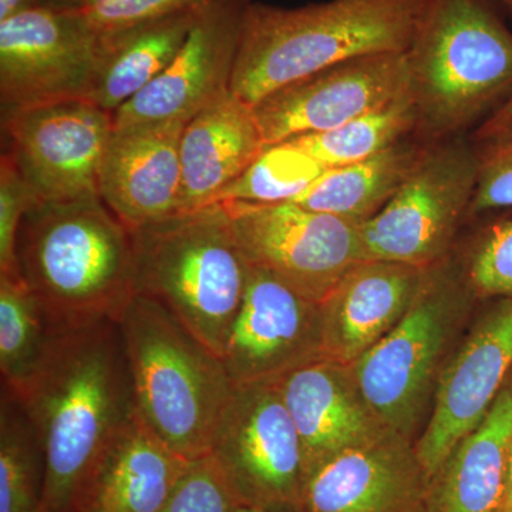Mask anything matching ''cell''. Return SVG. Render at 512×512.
I'll use <instances>...</instances> for the list:
<instances>
[{
    "mask_svg": "<svg viewBox=\"0 0 512 512\" xmlns=\"http://www.w3.org/2000/svg\"><path fill=\"white\" fill-rule=\"evenodd\" d=\"M10 393L45 454L47 507L76 512L94 464L137 414L119 325L107 322L56 333L36 372Z\"/></svg>",
    "mask_w": 512,
    "mask_h": 512,
    "instance_id": "cell-1",
    "label": "cell"
},
{
    "mask_svg": "<svg viewBox=\"0 0 512 512\" xmlns=\"http://www.w3.org/2000/svg\"><path fill=\"white\" fill-rule=\"evenodd\" d=\"M16 262L53 333L117 323L137 295L131 231L100 195L35 202Z\"/></svg>",
    "mask_w": 512,
    "mask_h": 512,
    "instance_id": "cell-2",
    "label": "cell"
},
{
    "mask_svg": "<svg viewBox=\"0 0 512 512\" xmlns=\"http://www.w3.org/2000/svg\"><path fill=\"white\" fill-rule=\"evenodd\" d=\"M423 0H326L301 8L249 3L231 92L254 106L326 67L412 45Z\"/></svg>",
    "mask_w": 512,
    "mask_h": 512,
    "instance_id": "cell-3",
    "label": "cell"
},
{
    "mask_svg": "<svg viewBox=\"0 0 512 512\" xmlns=\"http://www.w3.org/2000/svg\"><path fill=\"white\" fill-rule=\"evenodd\" d=\"M407 56L423 143L460 136L512 94V30L494 0H423Z\"/></svg>",
    "mask_w": 512,
    "mask_h": 512,
    "instance_id": "cell-4",
    "label": "cell"
},
{
    "mask_svg": "<svg viewBox=\"0 0 512 512\" xmlns=\"http://www.w3.org/2000/svg\"><path fill=\"white\" fill-rule=\"evenodd\" d=\"M138 295L163 305L215 355H224L249 264L221 202L130 229Z\"/></svg>",
    "mask_w": 512,
    "mask_h": 512,
    "instance_id": "cell-5",
    "label": "cell"
},
{
    "mask_svg": "<svg viewBox=\"0 0 512 512\" xmlns=\"http://www.w3.org/2000/svg\"><path fill=\"white\" fill-rule=\"evenodd\" d=\"M117 325L138 419L187 460L207 457L237 387L221 357L163 305L138 293Z\"/></svg>",
    "mask_w": 512,
    "mask_h": 512,
    "instance_id": "cell-6",
    "label": "cell"
},
{
    "mask_svg": "<svg viewBox=\"0 0 512 512\" xmlns=\"http://www.w3.org/2000/svg\"><path fill=\"white\" fill-rule=\"evenodd\" d=\"M473 140L426 143L412 171L372 220L360 225L366 259L431 268L446 258L476 194Z\"/></svg>",
    "mask_w": 512,
    "mask_h": 512,
    "instance_id": "cell-7",
    "label": "cell"
},
{
    "mask_svg": "<svg viewBox=\"0 0 512 512\" xmlns=\"http://www.w3.org/2000/svg\"><path fill=\"white\" fill-rule=\"evenodd\" d=\"M440 264L426 269L416 301L396 328L350 365L370 412L404 439L423 412L460 306V286Z\"/></svg>",
    "mask_w": 512,
    "mask_h": 512,
    "instance_id": "cell-8",
    "label": "cell"
},
{
    "mask_svg": "<svg viewBox=\"0 0 512 512\" xmlns=\"http://www.w3.org/2000/svg\"><path fill=\"white\" fill-rule=\"evenodd\" d=\"M208 456L239 504L299 512L305 484L302 444L274 382L235 387Z\"/></svg>",
    "mask_w": 512,
    "mask_h": 512,
    "instance_id": "cell-9",
    "label": "cell"
},
{
    "mask_svg": "<svg viewBox=\"0 0 512 512\" xmlns=\"http://www.w3.org/2000/svg\"><path fill=\"white\" fill-rule=\"evenodd\" d=\"M248 264L320 303L350 269L367 261L360 224L293 202H221Z\"/></svg>",
    "mask_w": 512,
    "mask_h": 512,
    "instance_id": "cell-10",
    "label": "cell"
},
{
    "mask_svg": "<svg viewBox=\"0 0 512 512\" xmlns=\"http://www.w3.org/2000/svg\"><path fill=\"white\" fill-rule=\"evenodd\" d=\"M106 42L77 10L35 8L0 22L2 116L92 96Z\"/></svg>",
    "mask_w": 512,
    "mask_h": 512,
    "instance_id": "cell-11",
    "label": "cell"
},
{
    "mask_svg": "<svg viewBox=\"0 0 512 512\" xmlns=\"http://www.w3.org/2000/svg\"><path fill=\"white\" fill-rule=\"evenodd\" d=\"M6 150L39 201L99 194L113 113L87 100H67L2 116Z\"/></svg>",
    "mask_w": 512,
    "mask_h": 512,
    "instance_id": "cell-12",
    "label": "cell"
},
{
    "mask_svg": "<svg viewBox=\"0 0 512 512\" xmlns=\"http://www.w3.org/2000/svg\"><path fill=\"white\" fill-rule=\"evenodd\" d=\"M410 90L407 52L333 64L285 84L252 106L265 146L349 123Z\"/></svg>",
    "mask_w": 512,
    "mask_h": 512,
    "instance_id": "cell-13",
    "label": "cell"
},
{
    "mask_svg": "<svg viewBox=\"0 0 512 512\" xmlns=\"http://www.w3.org/2000/svg\"><path fill=\"white\" fill-rule=\"evenodd\" d=\"M320 357H325L322 305L249 265L247 288L222 355L235 386L274 382Z\"/></svg>",
    "mask_w": 512,
    "mask_h": 512,
    "instance_id": "cell-14",
    "label": "cell"
},
{
    "mask_svg": "<svg viewBox=\"0 0 512 512\" xmlns=\"http://www.w3.org/2000/svg\"><path fill=\"white\" fill-rule=\"evenodd\" d=\"M248 0H210L170 66L113 114L114 128L188 123L231 90Z\"/></svg>",
    "mask_w": 512,
    "mask_h": 512,
    "instance_id": "cell-15",
    "label": "cell"
},
{
    "mask_svg": "<svg viewBox=\"0 0 512 512\" xmlns=\"http://www.w3.org/2000/svg\"><path fill=\"white\" fill-rule=\"evenodd\" d=\"M511 367L512 298H504L441 373L433 414L414 450L429 483L490 412Z\"/></svg>",
    "mask_w": 512,
    "mask_h": 512,
    "instance_id": "cell-16",
    "label": "cell"
},
{
    "mask_svg": "<svg viewBox=\"0 0 512 512\" xmlns=\"http://www.w3.org/2000/svg\"><path fill=\"white\" fill-rule=\"evenodd\" d=\"M427 487L416 451L386 431L309 474L299 512H423Z\"/></svg>",
    "mask_w": 512,
    "mask_h": 512,
    "instance_id": "cell-17",
    "label": "cell"
},
{
    "mask_svg": "<svg viewBox=\"0 0 512 512\" xmlns=\"http://www.w3.org/2000/svg\"><path fill=\"white\" fill-rule=\"evenodd\" d=\"M185 124L114 128L101 163L99 194L128 229L177 214Z\"/></svg>",
    "mask_w": 512,
    "mask_h": 512,
    "instance_id": "cell-18",
    "label": "cell"
},
{
    "mask_svg": "<svg viewBox=\"0 0 512 512\" xmlns=\"http://www.w3.org/2000/svg\"><path fill=\"white\" fill-rule=\"evenodd\" d=\"M274 383L301 439L305 480L330 458L389 431L370 412L348 365L320 357Z\"/></svg>",
    "mask_w": 512,
    "mask_h": 512,
    "instance_id": "cell-19",
    "label": "cell"
},
{
    "mask_svg": "<svg viewBox=\"0 0 512 512\" xmlns=\"http://www.w3.org/2000/svg\"><path fill=\"white\" fill-rule=\"evenodd\" d=\"M426 269L399 262H359L322 303L323 356L353 365L404 318Z\"/></svg>",
    "mask_w": 512,
    "mask_h": 512,
    "instance_id": "cell-20",
    "label": "cell"
},
{
    "mask_svg": "<svg viewBox=\"0 0 512 512\" xmlns=\"http://www.w3.org/2000/svg\"><path fill=\"white\" fill-rule=\"evenodd\" d=\"M251 104L228 90L192 117L180 144L178 212L215 204L265 150ZM177 212V214H178Z\"/></svg>",
    "mask_w": 512,
    "mask_h": 512,
    "instance_id": "cell-21",
    "label": "cell"
},
{
    "mask_svg": "<svg viewBox=\"0 0 512 512\" xmlns=\"http://www.w3.org/2000/svg\"><path fill=\"white\" fill-rule=\"evenodd\" d=\"M190 466L136 414L94 464L76 512H160Z\"/></svg>",
    "mask_w": 512,
    "mask_h": 512,
    "instance_id": "cell-22",
    "label": "cell"
},
{
    "mask_svg": "<svg viewBox=\"0 0 512 512\" xmlns=\"http://www.w3.org/2000/svg\"><path fill=\"white\" fill-rule=\"evenodd\" d=\"M512 440V386L451 451L427 487L423 512H500Z\"/></svg>",
    "mask_w": 512,
    "mask_h": 512,
    "instance_id": "cell-23",
    "label": "cell"
},
{
    "mask_svg": "<svg viewBox=\"0 0 512 512\" xmlns=\"http://www.w3.org/2000/svg\"><path fill=\"white\" fill-rule=\"evenodd\" d=\"M202 6L150 20L104 39L106 55L89 101L114 114L143 92L180 52Z\"/></svg>",
    "mask_w": 512,
    "mask_h": 512,
    "instance_id": "cell-24",
    "label": "cell"
},
{
    "mask_svg": "<svg viewBox=\"0 0 512 512\" xmlns=\"http://www.w3.org/2000/svg\"><path fill=\"white\" fill-rule=\"evenodd\" d=\"M424 146L423 141L406 138L366 160L326 168L308 190L289 202L362 225L400 190Z\"/></svg>",
    "mask_w": 512,
    "mask_h": 512,
    "instance_id": "cell-25",
    "label": "cell"
},
{
    "mask_svg": "<svg viewBox=\"0 0 512 512\" xmlns=\"http://www.w3.org/2000/svg\"><path fill=\"white\" fill-rule=\"evenodd\" d=\"M417 124L419 114L409 90L343 126L293 137L286 143L301 148L323 167H342L376 156L406 140L410 134H416Z\"/></svg>",
    "mask_w": 512,
    "mask_h": 512,
    "instance_id": "cell-26",
    "label": "cell"
},
{
    "mask_svg": "<svg viewBox=\"0 0 512 512\" xmlns=\"http://www.w3.org/2000/svg\"><path fill=\"white\" fill-rule=\"evenodd\" d=\"M45 454L18 400L2 387L0 512H53L43 497Z\"/></svg>",
    "mask_w": 512,
    "mask_h": 512,
    "instance_id": "cell-27",
    "label": "cell"
},
{
    "mask_svg": "<svg viewBox=\"0 0 512 512\" xmlns=\"http://www.w3.org/2000/svg\"><path fill=\"white\" fill-rule=\"evenodd\" d=\"M55 335L22 278L0 275L2 387L16 392L28 382Z\"/></svg>",
    "mask_w": 512,
    "mask_h": 512,
    "instance_id": "cell-28",
    "label": "cell"
},
{
    "mask_svg": "<svg viewBox=\"0 0 512 512\" xmlns=\"http://www.w3.org/2000/svg\"><path fill=\"white\" fill-rule=\"evenodd\" d=\"M325 171L326 167L301 148L286 141L272 144L220 192L217 202H289L308 190Z\"/></svg>",
    "mask_w": 512,
    "mask_h": 512,
    "instance_id": "cell-29",
    "label": "cell"
},
{
    "mask_svg": "<svg viewBox=\"0 0 512 512\" xmlns=\"http://www.w3.org/2000/svg\"><path fill=\"white\" fill-rule=\"evenodd\" d=\"M478 158V181L470 214L512 210V117L483 121L473 137Z\"/></svg>",
    "mask_w": 512,
    "mask_h": 512,
    "instance_id": "cell-30",
    "label": "cell"
},
{
    "mask_svg": "<svg viewBox=\"0 0 512 512\" xmlns=\"http://www.w3.org/2000/svg\"><path fill=\"white\" fill-rule=\"evenodd\" d=\"M210 0H82L76 8L90 28L100 37L119 35L150 22L181 12L198 8Z\"/></svg>",
    "mask_w": 512,
    "mask_h": 512,
    "instance_id": "cell-31",
    "label": "cell"
},
{
    "mask_svg": "<svg viewBox=\"0 0 512 512\" xmlns=\"http://www.w3.org/2000/svg\"><path fill=\"white\" fill-rule=\"evenodd\" d=\"M467 281L478 295L512 298V220L497 222L478 239Z\"/></svg>",
    "mask_w": 512,
    "mask_h": 512,
    "instance_id": "cell-32",
    "label": "cell"
},
{
    "mask_svg": "<svg viewBox=\"0 0 512 512\" xmlns=\"http://www.w3.org/2000/svg\"><path fill=\"white\" fill-rule=\"evenodd\" d=\"M237 497L211 456L192 460L160 512H237Z\"/></svg>",
    "mask_w": 512,
    "mask_h": 512,
    "instance_id": "cell-33",
    "label": "cell"
},
{
    "mask_svg": "<svg viewBox=\"0 0 512 512\" xmlns=\"http://www.w3.org/2000/svg\"><path fill=\"white\" fill-rule=\"evenodd\" d=\"M36 194L3 151L0 160V275L19 276L16 242L26 212L37 202Z\"/></svg>",
    "mask_w": 512,
    "mask_h": 512,
    "instance_id": "cell-34",
    "label": "cell"
},
{
    "mask_svg": "<svg viewBox=\"0 0 512 512\" xmlns=\"http://www.w3.org/2000/svg\"><path fill=\"white\" fill-rule=\"evenodd\" d=\"M35 8H43L42 0H0V22Z\"/></svg>",
    "mask_w": 512,
    "mask_h": 512,
    "instance_id": "cell-35",
    "label": "cell"
},
{
    "mask_svg": "<svg viewBox=\"0 0 512 512\" xmlns=\"http://www.w3.org/2000/svg\"><path fill=\"white\" fill-rule=\"evenodd\" d=\"M512 117V94L507 100L494 111L493 114L487 117L484 121H490V123H497V121H503Z\"/></svg>",
    "mask_w": 512,
    "mask_h": 512,
    "instance_id": "cell-36",
    "label": "cell"
},
{
    "mask_svg": "<svg viewBox=\"0 0 512 512\" xmlns=\"http://www.w3.org/2000/svg\"><path fill=\"white\" fill-rule=\"evenodd\" d=\"M511 504H512V440H511V447H510V457H508L507 484H505L504 503H503V507H501V511L505 510V508H507V507H510Z\"/></svg>",
    "mask_w": 512,
    "mask_h": 512,
    "instance_id": "cell-37",
    "label": "cell"
},
{
    "mask_svg": "<svg viewBox=\"0 0 512 512\" xmlns=\"http://www.w3.org/2000/svg\"><path fill=\"white\" fill-rule=\"evenodd\" d=\"M82 0H42V6L50 8H76Z\"/></svg>",
    "mask_w": 512,
    "mask_h": 512,
    "instance_id": "cell-38",
    "label": "cell"
},
{
    "mask_svg": "<svg viewBox=\"0 0 512 512\" xmlns=\"http://www.w3.org/2000/svg\"><path fill=\"white\" fill-rule=\"evenodd\" d=\"M495 5L501 6V8L507 10L512 16V0H494Z\"/></svg>",
    "mask_w": 512,
    "mask_h": 512,
    "instance_id": "cell-39",
    "label": "cell"
},
{
    "mask_svg": "<svg viewBox=\"0 0 512 512\" xmlns=\"http://www.w3.org/2000/svg\"><path fill=\"white\" fill-rule=\"evenodd\" d=\"M237 512H266V511L259 510V508H255V507H245V505H241V507L238 508Z\"/></svg>",
    "mask_w": 512,
    "mask_h": 512,
    "instance_id": "cell-40",
    "label": "cell"
},
{
    "mask_svg": "<svg viewBox=\"0 0 512 512\" xmlns=\"http://www.w3.org/2000/svg\"><path fill=\"white\" fill-rule=\"evenodd\" d=\"M501 512H512V504L510 505V507L505 508V510Z\"/></svg>",
    "mask_w": 512,
    "mask_h": 512,
    "instance_id": "cell-41",
    "label": "cell"
}]
</instances>
